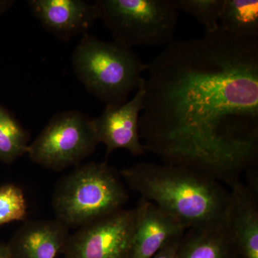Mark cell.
Segmentation results:
<instances>
[{"label": "cell", "mask_w": 258, "mask_h": 258, "mask_svg": "<svg viewBox=\"0 0 258 258\" xmlns=\"http://www.w3.org/2000/svg\"><path fill=\"white\" fill-rule=\"evenodd\" d=\"M28 5L42 27L62 41L86 35L98 19L94 3L81 0H30Z\"/></svg>", "instance_id": "9"}, {"label": "cell", "mask_w": 258, "mask_h": 258, "mask_svg": "<svg viewBox=\"0 0 258 258\" xmlns=\"http://www.w3.org/2000/svg\"><path fill=\"white\" fill-rule=\"evenodd\" d=\"M137 208L97 219L69 235L66 258H131Z\"/></svg>", "instance_id": "7"}, {"label": "cell", "mask_w": 258, "mask_h": 258, "mask_svg": "<svg viewBox=\"0 0 258 258\" xmlns=\"http://www.w3.org/2000/svg\"><path fill=\"white\" fill-rule=\"evenodd\" d=\"M182 236L169 241L152 258H176V252Z\"/></svg>", "instance_id": "18"}, {"label": "cell", "mask_w": 258, "mask_h": 258, "mask_svg": "<svg viewBox=\"0 0 258 258\" xmlns=\"http://www.w3.org/2000/svg\"><path fill=\"white\" fill-rule=\"evenodd\" d=\"M69 235L59 220L31 221L22 226L8 245L13 258H57Z\"/></svg>", "instance_id": "12"}, {"label": "cell", "mask_w": 258, "mask_h": 258, "mask_svg": "<svg viewBox=\"0 0 258 258\" xmlns=\"http://www.w3.org/2000/svg\"><path fill=\"white\" fill-rule=\"evenodd\" d=\"M131 189L186 229L223 220L229 191L216 180L184 166L142 162L120 171Z\"/></svg>", "instance_id": "2"}, {"label": "cell", "mask_w": 258, "mask_h": 258, "mask_svg": "<svg viewBox=\"0 0 258 258\" xmlns=\"http://www.w3.org/2000/svg\"><path fill=\"white\" fill-rule=\"evenodd\" d=\"M224 217L236 253L258 258V206L251 189L241 181L230 186Z\"/></svg>", "instance_id": "10"}, {"label": "cell", "mask_w": 258, "mask_h": 258, "mask_svg": "<svg viewBox=\"0 0 258 258\" xmlns=\"http://www.w3.org/2000/svg\"><path fill=\"white\" fill-rule=\"evenodd\" d=\"M236 258H237V257H236Z\"/></svg>", "instance_id": "21"}, {"label": "cell", "mask_w": 258, "mask_h": 258, "mask_svg": "<svg viewBox=\"0 0 258 258\" xmlns=\"http://www.w3.org/2000/svg\"><path fill=\"white\" fill-rule=\"evenodd\" d=\"M219 25L232 36L258 38L257 0H224Z\"/></svg>", "instance_id": "14"}, {"label": "cell", "mask_w": 258, "mask_h": 258, "mask_svg": "<svg viewBox=\"0 0 258 258\" xmlns=\"http://www.w3.org/2000/svg\"><path fill=\"white\" fill-rule=\"evenodd\" d=\"M177 10L196 19L205 26V33L216 31L224 0H173Z\"/></svg>", "instance_id": "16"}, {"label": "cell", "mask_w": 258, "mask_h": 258, "mask_svg": "<svg viewBox=\"0 0 258 258\" xmlns=\"http://www.w3.org/2000/svg\"><path fill=\"white\" fill-rule=\"evenodd\" d=\"M30 134L10 110L0 103V161L12 164L28 154Z\"/></svg>", "instance_id": "15"}, {"label": "cell", "mask_w": 258, "mask_h": 258, "mask_svg": "<svg viewBox=\"0 0 258 258\" xmlns=\"http://www.w3.org/2000/svg\"><path fill=\"white\" fill-rule=\"evenodd\" d=\"M128 199L116 171L106 163L79 165L59 181L52 205L64 225L82 227L121 210Z\"/></svg>", "instance_id": "4"}, {"label": "cell", "mask_w": 258, "mask_h": 258, "mask_svg": "<svg viewBox=\"0 0 258 258\" xmlns=\"http://www.w3.org/2000/svg\"><path fill=\"white\" fill-rule=\"evenodd\" d=\"M143 85L130 101L120 105H106L99 117L93 118L98 143L105 144L107 154L116 149H125L134 156L146 151L139 134V117L143 109Z\"/></svg>", "instance_id": "8"}, {"label": "cell", "mask_w": 258, "mask_h": 258, "mask_svg": "<svg viewBox=\"0 0 258 258\" xmlns=\"http://www.w3.org/2000/svg\"><path fill=\"white\" fill-rule=\"evenodd\" d=\"M0 258H13L8 244L0 243Z\"/></svg>", "instance_id": "20"}, {"label": "cell", "mask_w": 258, "mask_h": 258, "mask_svg": "<svg viewBox=\"0 0 258 258\" xmlns=\"http://www.w3.org/2000/svg\"><path fill=\"white\" fill-rule=\"evenodd\" d=\"M13 0H0V15L4 14L10 8L14 5Z\"/></svg>", "instance_id": "19"}, {"label": "cell", "mask_w": 258, "mask_h": 258, "mask_svg": "<svg viewBox=\"0 0 258 258\" xmlns=\"http://www.w3.org/2000/svg\"><path fill=\"white\" fill-rule=\"evenodd\" d=\"M98 19L127 48L163 46L174 40L178 10L173 0H96Z\"/></svg>", "instance_id": "5"}, {"label": "cell", "mask_w": 258, "mask_h": 258, "mask_svg": "<svg viewBox=\"0 0 258 258\" xmlns=\"http://www.w3.org/2000/svg\"><path fill=\"white\" fill-rule=\"evenodd\" d=\"M139 134L145 151L229 186L258 154V38L220 27L166 45L148 63Z\"/></svg>", "instance_id": "1"}, {"label": "cell", "mask_w": 258, "mask_h": 258, "mask_svg": "<svg viewBox=\"0 0 258 258\" xmlns=\"http://www.w3.org/2000/svg\"><path fill=\"white\" fill-rule=\"evenodd\" d=\"M98 142L93 118L78 111L54 115L30 145L28 154L32 161L54 171L74 165L89 157Z\"/></svg>", "instance_id": "6"}, {"label": "cell", "mask_w": 258, "mask_h": 258, "mask_svg": "<svg viewBox=\"0 0 258 258\" xmlns=\"http://www.w3.org/2000/svg\"><path fill=\"white\" fill-rule=\"evenodd\" d=\"M74 74L88 92L106 105H120L144 82V63L132 49L83 35L74 51Z\"/></svg>", "instance_id": "3"}, {"label": "cell", "mask_w": 258, "mask_h": 258, "mask_svg": "<svg viewBox=\"0 0 258 258\" xmlns=\"http://www.w3.org/2000/svg\"><path fill=\"white\" fill-rule=\"evenodd\" d=\"M28 213L23 189L15 184L0 186V226L25 220Z\"/></svg>", "instance_id": "17"}, {"label": "cell", "mask_w": 258, "mask_h": 258, "mask_svg": "<svg viewBox=\"0 0 258 258\" xmlns=\"http://www.w3.org/2000/svg\"><path fill=\"white\" fill-rule=\"evenodd\" d=\"M136 208L137 221L131 258H152L164 244L182 236L186 230L174 217L144 199Z\"/></svg>", "instance_id": "11"}, {"label": "cell", "mask_w": 258, "mask_h": 258, "mask_svg": "<svg viewBox=\"0 0 258 258\" xmlns=\"http://www.w3.org/2000/svg\"><path fill=\"white\" fill-rule=\"evenodd\" d=\"M225 221L190 227L181 237L176 258H236Z\"/></svg>", "instance_id": "13"}]
</instances>
